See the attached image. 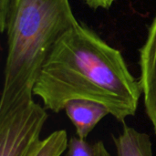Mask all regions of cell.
I'll return each instance as SVG.
<instances>
[{
    "label": "cell",
    "mask_w": 156,
    "mask_h": 156,
    "mask_svg": "<svg viewBox=\"0 0 156 156\" xmlns=\"http://www.w3.org/2000/svg\"><path fill=\"white\" fill-rule=\"evenodd\" d=\"M34 95L56 113L65 110L70 101L98 102L124 122L135 115L143 88L120 50L78 23L54 45L37 80Z\"/></svg>",
    "instance_id": "obj_1"
},
{
    "label": "cell",
    "mask_w": 156,
    "mask_h": 156,
    "mask_svg": "<svg viewBox=\"0 0 156 156\" xmlns=\"http://www.w3.org/2000/svg\"><path fill=\"white\" fill-rule=\"evenodd\" d=\"M140 68L145 112L156 134V14L140 49Z\"/></svg>",
    "instance_id": "obj_4"
},
{
    "label": "cell",
    "mask_w": 156,
    "mask_h": 156,
    "mask_svg": "<svg viewBox=\"0 0 156 156\" xmlns=\"http://www.w3.org/2000/svg\"><path fill=\"white\" fill-rule=\"evenodd\" d=\"M93 149H94V155L95 156H112L110 152L107 150L104 143L101 141H98L93 145Z\"/></svg>",
    "instance_id": "obj_11"
},
{
    "label": "cell",
    "mask_w": 156,
    "mask_h": 156,
    "mask_svg": "<svg viewBox=\"0 0 156 156\" xmlns=\"http://www.w3.org/2000/svg\"><path fill=\"white\" fill-rule=\"evenodd\" d=\"M69 0H19L9 18L0 117L34 101V87L58 39L78 24Z\"/></svg>",
    "instance_id": "obj_2"
},
{
    "label": "cell",
    "mask_w": 156,
    "mask_h": 156,
    "mask_svg": "<svg viewBox=\"0 0 156 156\" xmlns=\"http://www.w3.org/2000/svg\"><path fill=\"white\" fill-rule=\"evenodd\" d=\"M65 112L80 139H86L95 126L110 114L109 110L102 104L87 100L70 101L67 103Z\"/></svg>",
    "instance_id": "obj_5"
},
{
    "label": "cell",
    "mask_w": 156,
    "mask_h": 156,
    "mask_svg": "<svg viewBox=\"0 0 156 156\" xmlns=\"http://www.w3.org/2000/svg\"><path fill=\"white\" fill-rule=\"evenodd\" d=\"M113 142L118 156H154L150 136L133 127L125 125Z\"/></svg>",
    "instance_id": "obj_6"
},
{
    "label": "cell",
    "mask_w": 156,
    "mask_h": 156,
    "mask_svg": "<svg viewBox=\"0 0 156 156\" xmlns=\"http://www.w3.org/2000/svg\"><path fill=\"white\" fill-rule=\"evenodd\" d=\"M18 1L19 0H0V27L2 32H5L11 14Z\"/></svg>",
    "instance_id": "obj_9"
},
{
    "label": "cell",
    "mask_w": 156,
    "mask_h": 156,
    "mask_svg": "<svg viewBox=\"0 0 156 156\" xmlns=\"http://www.w3.org/2000/svg\"><path fill=\"white\" fill-rule=\"evenodd\" d=\"M68 134L65 130H58L41 140L29 156H61L68 149Z\"/></svg>",
    "instance_id": "obj_7"
},
{
    "label": "cell",
    "mask_w": 156,
    "mask_h": 156,
    "mask_svg": "<svg viewBox=\"0 0 156 156\" xmlns=\"http://www.w3.org/2000/svg\"><path fill=\"white\" fill-rule=\"evenodd\" d=\"M48 119L46 108L33 101L0 117V156H29L39 144Z\"/></svg>",
    "instance_id": "obj_3"
},
{
    "label": "cell",
    "mask_w": 156,
    "mask_h": 156,
    "mask_svg": "<svg viewBox=\"0 0 156 156\" xmlns=\"http://www.w3.org/2000/svg\"><path fill=\"white\" fill-rule=\"evenodd\" d=\"M66 156H95L93 145H90L86 139L71 137L69 140Z\"/></svg>",
    "instance_id": "obj_8"
},
{
    "label": "cell",
    "mask_w": 156,
    "mask_h": 156,
    "mask_svg": "<svg viewBox=\"0 0 156 156\" xmlns=\"http://www.w3.org/2000/svg\"><path fill=\"white\" fill-rule=\"evenodd\" d=\"M115 0H85V3L93 9L103 8L108 9L112 6Z\"/></svg>",
    "instance_id": "obj_10"
}]
</instances>
